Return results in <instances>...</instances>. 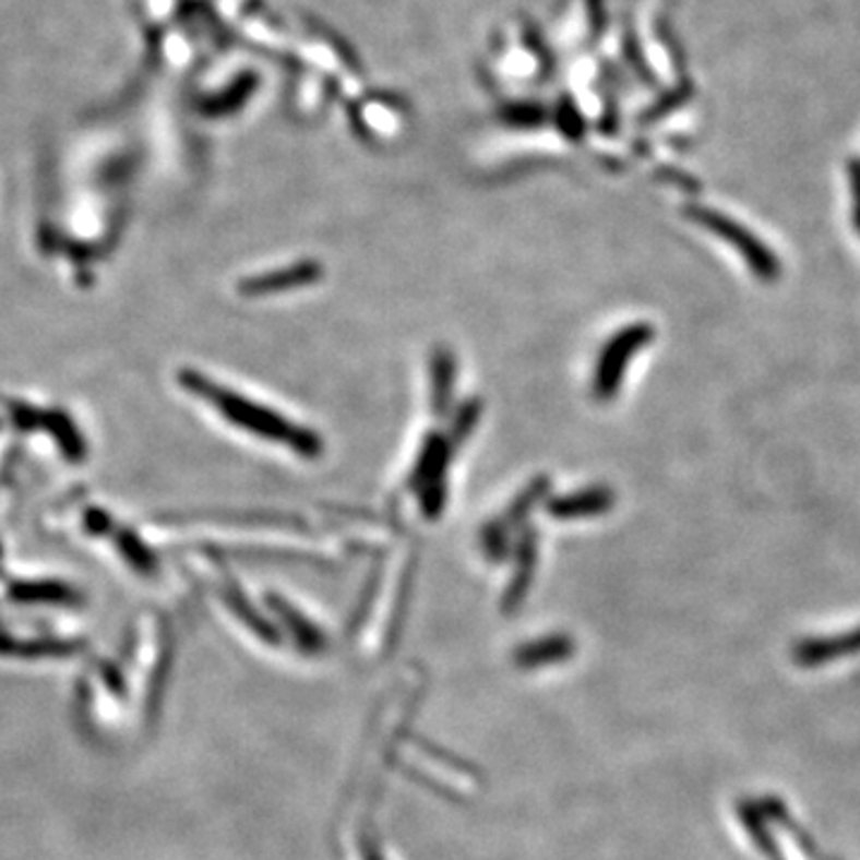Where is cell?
Masks as SVG:
<instances>
[{
	"label": "cell",
	"mask_w": 860,
	"mask_h": 860,
	"mask_svg": "<svg viewBox=\"0 0 860 860\" xmlns=\"http://www.w3.org/2000/svg\"><path fill=\"white\" fill-rule=\"evenodd\" d=\"M86 457V435L65 407L0 392V502L27 469H80Z\"/></svg>",
	"instance_id": "cell-1"
},
{
	"label": "cell",
	"mask_w": 860,
	"mask_h": 860,
	"mask_svg": "<svg viewBox=\"0 0 860 860\" xmlns=\"http://www.w3.org/2000/svg\"><path fill=\"white\" fill-rule=\"evenodd\" d=\"M177 383H180V387L189 392V395L204 399L227 423L242 428L251 435H259L265 442H277V445L289 447L307 459L319 457L323 452V440L319 433H313L311 428L292 423L285 419L283 414L261 407V404L239 395L235 390L223 387L201 371L182 369L177 373Z\"/></svg>",
	"instance_id": "cell-2"
},
{
	"label": "cell",
	"mask_w": 860,
	"mask_h": 860,
	"mask_svg": "<svg viewBox=\"0 0 860 860\" xmlns=\"http://www.w3.org/2000/svg\"><path fill=\"white\" fill-rule=\"evenodd\" d=\"M48 522L58 534L86 550L96 552L98 548H108L120 554L122 562L136 569L139 574L148 576L156 572V554L146 546L144 538L134 528L120 524L112 512L96 500L74 495L53 507V512L48 514Z\"/></svg>",
	"instance_id": "cell-3"
},
{
	"label": "cell",
	"mask_w": 860,
	"mask_h": 860,
	"mask_svg": "<svg viewBox=\"0 0 860 860\" xmlns=\"http://www.w3.org/2000/svg\"><path fill=\"white\" fill-rule=\"evenodd\" d=\"M689 215L695 223L703 225L705 230H710L715 237L722 239V242L737 249L739 256L749 263V268L757 277V280L773 283L781 275V263L773 254V249L763 244L761 239H757L749 230V227L733 223L731 218H727V215H722L715 208L693 206V208H689Z\"/></svg>",
	"instance_id": "cell-4"
},
{
	"label": "cell",
	"mask_w": 860,
	"mask_h": 860,
	"mask_svg": "<svg viewBox=\"0 0 860 860\" xmlns=\"http://www.w3.org/2000/svg\"><path fill=\"white\" fill-rule=\"evenodd\" d=\"M653 325L634 323L622 327L617 335L607 339L596 363V373H593V397L598 402L612 399L619 387H622L629 361L634 359L645 345L653 343Z\"/></svg>",
	"instance_id": "cell-5"
},
{
	"label": "cell",
	"mask_w": 860,
	"mask_h": 860,
	"mask_svg": "<svg viewBox=\"0 0 860 860\" xmlns=\"http://www.w3.org/2000/svg\"><path fill=\"white\" fill-rule=\"evenodd\" d=\"M452 459V442L447 435L430 433L423 442L419 462L411 471V488L419 492V502L428 518H438L447 502V466Z\"/></svg>",
	"instance_id": "cell-6"
},
{
	"label": "cell",
	"mask_w": 860,
	"mask_h": 860,
	"mask_svg": "<svg viewBox=\"0 0 860 860\" xmlns=\"http://www.w3.org/2000/svg\"><path fill=\"white\" fill-rule=\"evenodd\" d=\"M323 277V265L319 261H297L287 268L251 275L239 280V295L242 297H265V295H283L292 292L299 287H309L313 283H319Z\"/></svg>",
	"instance_id": "cell-7"
},
{
	"label": "cell",
	"mask_w": 860,
	"mask_h": 860,
	"mask_svg": "<svg viewBox=\"0 0 860 860\" xmlns=\"http://www.w3.org/2000/svg\"><path fill=\"white\" fill-rule=\"evenodd\" d=\"M614 507V490L607 486H590L576 492H566L560 498H548L546 510L558 522H574V518H590L610 512Z\"/></svg>",
	"instance_id": "cell-8"
},
{
	"label": "cell",
	"mask_w": 860,
	"mask_h": 860,
	"mask_svg": "<svg viewBox=\"0 0 860 860\" xmlns=\"http://www.w3.org/2000/svg\"><path fill=\"white\" fill-rule=\"evenodd\" d=\"M454 375H457V361L447 347H435L430 357V402L438 416H445L452 404Z\"/></svg>",
	"instance_id": "cell-9"
},
{
	"label": "cell",
	"mask_w": 860,
	"mask_h": 860,
	"mask_svg": "<svg viewBox=\"0 0 860 860\" xmlns=\"http://www.w3.org/2000/svg\"><path fill=\"white\" fill-rule=\"evenodd\" d=\"M536 564H538V538L534 536V530H526L522 540H518L516 572H514V578L507 588V598H504V607H507V610L524 600L530 581H534Z\"/></svg>",
	"instance_id": "cell-10"
},
{
	"label": "cell",
	"mask_w": 860,
	"mask_h": 860,
	"mask_svg": "<svg viewBox=\"0 0 860 860\" xmlns=\"http://www.w3.org/2000/svg\"><path fill=\"white\" fill-rule=\"evenodd\" d=\"M550 495V478L548 476H538V478H534L530 480V483L522 490V495H518L510 507H507V512L502 514V518H498V522L507 528V530H512V528H516L518 524L524 522V518L528 516V512L536 507L538 502H542Z\"/></svg>",
	"instance_id": "cell-11"
},
{
	"label": "cell",
	"mask_w": 860,
	"mask_h": 860,
	"mask_svg": "<svg viewBox=\"0 0 860 860\" xmlns=\"http://www.w3.org/2000/svg\"><path fill=\"white\" fill-rule=\"evenodd\" d=\"M268 602L275 607V612H280V617L285 619V622H289L292 624V634H295V638L301 643V645H307V648H311V645H321V634L319 631H315L313 626H311V622L309 619H303L292 605H287L285 600H280L277 596H271L268 598Z\"/></svg>",
	"instance_id": "cell-12"
},
{
	"label": "cell",
	"mask_w": 860,
	"mask_h": 860,
	"mask_svg": "<svg viewBox=\"0 0 860 860\" xmlns=\"http://www.w3.org/2000/svg\"><path fill=\"white\" fill-rule=\"evenodd\" d=\"M569 648H572V643L564 636H552V638H542L538 643H530L526 648L518 653V660L522 662H546V660H560V657L569 655Z\"/></svg>",
	"instance_id": "cell-13"
},
{
	"label": "cell",
	"mask_w": 860,
	"mask_h": 860,
	"mask_svg": "<svg viewBox=\"0 0 860 860\" xmlns=\"http://www.w3.org/2000/svg\"><path fill=\"white\" fill-rule=\"evenodd\" d=\"M510 534L512 530L504 528L498 518L495 522H490L483 534H480V546H483L486 554L490 560H504L510 552Z\"/></svg>",
	"instance_id": "cell-14"
},
{
	"label": "cell",
	"mask_w": 860,
	"mask_h": 860,
	"mask_svg": "<svg viewBox=\"0 0 860 860\" xmlns=\"http://www.w3.org/2000/svg\"><path fill=\"white\" fill-rule=\"evenodd\" d=\"M480 411H483V402L480 399H469L466 404H462V409L457 411V419H454L452 430H450V442H464V438L476 428V423L480 419Z\"/></svg>",
	"instance_id": "cell-15"
},
{
	"label": "cell",
	"mask_w": 860,
	"mask_h": 860,
	"mask_svg": "<svg viewBox=\"0 0 860 860\" xmlns=\"http://www.w3.org/2000/svg\"><path fill=\"white\" fill-rule=\"evenodd\" d=\"M851 189H853V220L860 232V163L851 166Z\"/></svg>",
	"instance_id": "cell-16"
},
{
	"label": "cell",
	"mask_w": 860,
	"mask_h": 860,
	"mask_svg": "<svg viewBox=\"0 0 860 860\" xmlns=\"http://www.w3.org/2000/svg\"><path fill=\"white\" fill-rule=\"evenodd\" d=\"M3 554H5V548H3V540H0V560H3Z\"/></svg>",
	"instance_id": "cell-17"
}]
</instances>
